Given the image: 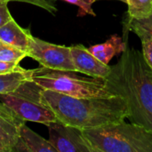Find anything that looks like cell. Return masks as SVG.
Returning <instances> with one entry per match:
<instances>
[{"label": "cell", "mask_w": 152, "mask_h": 152, "mask_svg": "<svg viewBox=\"0 0 152 152\" xmlns=\"http://www.w3.org/2000/svg\"><path fill=\"white\" fill-rule=\"evenodd\" d=\"M104 82L113 94L126 101L127 118L152 132V70L142 53L127 47Z\"/></svg>", "instance_id": "6da1fadb"}, {"label": "cell", "mask_w": 152, "mask_h": 152, "mask_svg": "<svg viewBox=\"0 0 152 152\" xmlns=\"http://www.w3.org/2000/svg\"><path fill=\"white\" fill-rule=\"evenodd\" d=\"M40 97L59 122L80 130L118 123L128 117L126 101L119 95L74 97L42 88Z\"/></svg>", "instance_id": "7a4b0ae2"}, {"label": "cell", "mask_w": 152, "mask_h": 152, "mask_svg": "<svg viewBox=\"0 0 152 152\" xmlns=\"http://www.w3.org/2000/svg\"><path fill=\"white\" fill-rule=\"evenodd\" d=\"M93 152H152V132L124 121L82 130Z\"/></svg>", "instance_id": "3957f363"}, {"label": "cell", "mask_w": 152, "mask_h": 152, "mask_svg": "<svg viewBox=\"0 0 152 152\" xmlns=\"http://www.w3.org/2000/svg\"><path fill=\"white\" fill-rule=\"evenodd\" d=\"M77 73L40 67L31 69L30 80L43 89L74 97H110L115 95L109 90L104 79L85 77Z\"/></svg>", "instance_id": "277c9868"}, {"label": "cell", "mask_w": 152, "mask_h": 152, "mask_svg": "<svg viewBox=\"0 0 152 152\" xmlns=\"http://www.w3.org/2000/svg\"><path fill=\"white\" fill-rule=\"evenodd\" d=\"M41 89L39 86L29 80L12 93L0 94V101L23 121L47 126L58 120L53 112L42 102Z\"/></svg>", "instance_id": "5b68a950"}, {"label": "cell", "mask_w": 152, "mask_h": 152, "mask_svg": "<svg viewBox=\"0 0 152 152\" xmlns=\"http://www.w3.org/2000/svg\"><path fill=\"white\" fill-rule=\"evenodd\" d=\"M27 55L37 61L41 67L77 72L71 57L70 46L52 44L30 34Z\"/></svg>", "instance_id": "8992f818"}, {"label": "cell", "mask_w": 152, "mask_h": 152, "mask_svg": "<svg viewBox=\"0 0 152 152\" xmlns=\"http://www.w3.org/2000/svg\"><path fill=\"white\" fill-rule=\"evenodd\" d=\"M49 141L57 152H93L82 130L59 121L47 125Z\"/></svg>", "instance_id": "52a82bcc"}, {"label": "cell", "mask_w": 152, "mask_h": 152, "mask_svg": "<svg viewBox=\"0 0 152 152\" xmlns=\"http://www.w3.org/2000/svg\"><path fill=\"white\" fill-rule=\"evenodd\" d=\"M70 53L77 73L102 79L109 76L111 66L102 62L83 45L70 46Z\"/></svg>", "instance_id": "ba28073f"}, {"label": "cell", "mask_w": 152, "mask_h": 152, "mask_svg": "<svg viewBox=\"0 0 152 152\" xmlns=\"http://www.w3.org/2000/svg\"><path fill=\"white\" fill-rule=\"evenodd\" d=\"M23 123L12 110L0 103V152L13 151L20 139V127Z\"/></svg>", "instance_id": "9c48e42d"}, {"label": "cell", "mask_w": 152, "mask_h": 152, "mask_svg": "<svg viewBox=\"0 0 152 152\" xmlns=\"http://www.w3.org/2000/svg\"><path fill=\"white\" fill-rule=\"evenodd\" d=\"M30 32L21 28L14 19L0 27V41L27 53Z\"/></svg>", "instance_id": "30bf717a"}, {"label": "cell", "mask_w": 152, "mask_h": 152, "mask_svg": "<svg viewBox=\"0 0 152 152\" xmlns=\"http://www.w3.org/2000/svg\"><path fill=\"white\" fill-rule=\"evenodd\" d=\"M126 48V44L123 41L122 37L115 34L110 36L104 43L90 46L88 50L102 62L109 64L114 56L123 53Z\"/></svg>", "instance_id": "8fae6325"}, {"label": "cell", "mask_w": 152, "mask_h": 152, "mask_svg": "<svg viewBox=\"0 0 152 152\" xmlns=\"http://www.w3.org/2000/svg\"><path fill=\"white\" fill-rule=\"evenodd\" d=\"M20 139L24 143L27 151L30 152H57L50 141L45 140L24 123L20 127Z\"/></svg>", "instance_id": "7c38bea8"}, {"label": "cell", "mask_w": 152, "mask_h": 152, "mask_svg": "<svg viewBox=\"0 0 152 152\" xmlns=\"http://www.w3.org/2000/svg\"><path fill=\"white\" fill-rule=\"evenodd\" d=\"M31 78V69H20L5 74H0V94L16 91L22 84Z\"/></svg>", "instance_id": "4fadbf2b"}, {"label": "cell", "mask_w": 152, "mask_h": 152, "mask_svg": "<svg viewBox=\"0 0 152 152\" xmlns=\"http://www.w3.org/2000/svg\"><path fill=\"white\" fill-rule=\"evenodd\" d=\"M127 4L129 20H140L152 12V0H125Z\"/></svg>", "instance_id": "5bb4252c"}, {"label": "cell", "mask_w": 152, "mask_h": 152, "mask_svg": "<svg viewBox=\"0 0 152 152\" xmlns=\"http://www.w3.org/2000/svg\"><path fill=\"white\" fill-rule=\"evenodd\" d=\"M128 28L139 37L142 42L152 40V12L143 19L129 20Z\"/></svg>", "instance_id": "9a60e30c"}, {"label": "cell", "mask_w": 152, "mask_h": 152, "mask_svg": "<svg viewBox=\"0 0 152 152\" xmlns=\"http://www.w3.org/2000/svg\"><path fill=\"white\" fill-rule=\"evenodd\" d=\"M27 55V53L15 48L13 46L3 44L0 49V61L20 63V61L24 59Z\"/></svg>", "instance_id": "2e32d148"}, {"label": "cell", "mask_w": 152, "mask_h": 152, "mask_svg": "<svg viewBox=\"0 0 152 152\" xmlns=\"http://www.w3.org/2000/svg\"><path fill=\"white\" fill-rule=\"evenodd\" d=\"M8 1L30 4L40 7L52 14H55L58 11L55 0H8Z\"/></svg>", "instance_id": "e0dca14e"}, {"label": "cell", "mask_w": 152, "mask_h": 152, "mask_svg": "<svg viewBox=\"0 0 152 152\" xmlns=\"http://www.w3.org/2000/svg\"><path fill=\"white\" fill-rule=\"evenodd\" d=\"M65 2H68L69 4H75L79 7V12L78 15L84 16L86 14L95 16V12H94L92 8V4L96 1V0H63Z\"/></svg>", "instance_id": "ac0fdd59"}, {"label": "cell", "mask_w": 152, "mask_h": 152, "mask_svg": "<svg viewBox=\"0 0 152 152\" xmlns=\"http://www.w3.org/2000/svg\"><path fill=\"white\" fill-rule=\"evenodd\" d=\"M8 0H0V27L13 19L8 9Z\"/></svg>", "instance_id": "d6986e66"}, {"label": "cell", "mask_w": 152, "mask_h": 152, "mask_svg": "<svg viewBox=\"0 0 152 152\" xmlns=\"http://www.w3.org/2000/svg\"><path fill=\"white\" fill-rule=\"evenodd\" d=\"M142 56L148 64V66L152 70V40H147L142 42Z\"/></svg>", "instance_id": "ffe728a7"}, {"label": "cell", "mask_w": 152, "mask_h": 152, "mask_svg": "<svg viewBox=\"0 0 152 152\" xmlns=\"http://www.w3.org/2000/svg\"><path fill=\"white\" fill-rule=\"evenodd\" d=\"M20 68L21 67L19 65V63L0 61V74L11 73V72H13V71L20 69Z\"/></svg>", "instance_id": "44dd1931"}, {"label": "cell", "mask_w": 152, "mask_h": 152, "mask_svg": "<svg viewBox=\"0 0 152 152\" xmlns=\"http://www.w3.org/2000/svg\"><path fill=\"white\" fill-rule=\"evenodd\" d=\"M2 45H3V43H2V42L0 41V49H1V46H2Z\"/></svg>", "instance_id": "7402d4cb"}, {"label": "cell", "mask_w": 152, "mask_h": 152, "mask_svg": "<svg viewBox=\"0 0 152 152\" xmlns=\"http://www.w3.org/2000/svg\"><path fill=\"white\" fill-rule=\"evenodd\" d=\"M118 1H122V2H124V3H125V0H118Z\"/></svg>", "instance_id": "603a6c76"}]
</instances>
